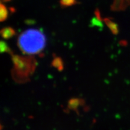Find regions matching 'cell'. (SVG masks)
I'll return each mask as SVG.
<instances>
[{
  "label": "cell",
  "instance_id": "6da1fadb",
  "mask_svg": "<svg viewBox=\"0 0 130 130\" xmlns=\"http://www.w3.org/2000/svg\"><path fill=\"white\" fill-rule=\"evenodd\" d=\"M46 38L41 31L31 28L19 35L18 40L19 48L23 53L36 54L43 50L46 46Z\"/></svg>",
  "mask_w": 130,
  "mask_h": 130
},
{
  "label": "cell",
  "instance_id": "7a4b0ae2",
  "mask_svg": "<svg viewBox=\"0 0 130 130\" xmlns=\"http://www.w3.org/2000/svg\"><path fill=\"white\" fill-rule=\"evenodd\" d=\"M1 36L4 39H9L15 35V31L14 29L10 27H6L4 28L1 31Z\"/></svg>",
  "mask_w": 130,
  "mask_h": 130
},
{
  "label": "cell",
  "instance_id": "277c9868",
  "mask_svg": "<svg viewBox=\"0 0 130 130\" xmlns=\"http://www.w3.org/2000/svg\"><path fill=\"white\" fill-rule=\"evenodd\" d=\"M61 4L63 6H69L75 3V0H60Z\"/></svg>",
  "mask_w": 130,
  "mask_h": 130
},
{
  "label": "cell",
  "instance_id": "52a82bcc",
  "mask_svg": "<svg viewBox=\"0 0 130 130\" xmlns=\"http://www.w3.org/2000/svg\"><path fill=\"white\" fill-rule=\"evenodd\" d=\"M3 1H10V0H3Z\"/></svg>",
  "mask_w": 130,
  "mask_h": 130
},
{
  "label": "cell",
  "instance_id": "5b68a950",
  "mask_svg": "<svg viewBox=\"0 0 130 130\" xmlns=\"http://www.w3.org/2000/svg\"><path fill=\"white\" fill-rule=\"evenodd\" d=\"M53 65L55 67L57 68L58 69L59 68H61L62 69V61L60 58H56L54 60Z\"/></svg>",
  "mask_w": 130,
  "mask_h": 130
},
{
  "label": "cell",
  "instance_id": "8992f818",
  "mask_svg": "<svg viewBox=\"0 0 130 130\" xmlns=\"http://www.w3.org/2000/svg\"><path fill=\"white\" fill-rule=\"evenodd\" d=\"M8 50H9V48H8L7 45L6 44V43H4V42H1V53L7 51Z\"/></svg>",
  "mask_w": 130,
  "mask_h": 130
},
{
  "label": "cell",
  "instance_id": "3957f363",
  "mask_svg": "<svg viewBox=\"0 0 130 130\" xmlns=\"http://www.w3.org/2000/svg\"><path fill=\"white\" fill-rule=\"evenodd\" d=\"M8 16V11L6 7L3 4H1L0 7V19L1 21L6 20Z\"/></svg>",
  "mask_w": 130,
  "mask_h": 130
}]
</instances>
